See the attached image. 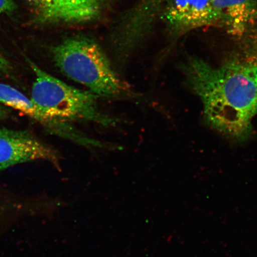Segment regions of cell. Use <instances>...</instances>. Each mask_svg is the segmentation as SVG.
Instances as JSON below:
<instances>
[{
  "mask_svg": "<svg viewBox=\"0 0 257 257\" xmlns=\"http://www.w3.org/2000/svg\"><path fill=\"white\" fill-rule=\"evenodd\" d=\"M218 24L234 36L246 34L257 24V0H213Z\"/></svg>",
  "mask_w": 257,
  "mask_h": 257,
  "instance_id": "8",
  "label": "cell"
},
{
  "mask_svg": "<svg viewBox=\"0 0 257 257\" xmlns=\"http://www.w3.org/2000/svg\"><path fill=\"white\" fill-rule=\"evenodd\" d=\"M55 66L64 75L98 96L138 100L139 95L122 80L110 59L94 40L84 36L66 38L50 48Z\"/></svg>",
  "mask_w": 257,
  "mask_h": 257,
  "instance_id": "2",
  "label": "cell"
},
{
  "mask_svg": "<svg viewBox=\"0 0 257 257\" xmlns=\"http://www.w3.org/2000/svg\"><path fill=\"white\" fill-rule=\"evenodd\" d=\"M27 61L35 75L31 99L42 110L57 119L70 123L86 121L104 127L116 126L118 118L99 108V96L73 87L44 71L31 60Z\"/></svg>",
  "mask_w": 257,
  "mask_h": 257,
  "instance_id": "3",
  "label": "cell"
},
{
  "mask_svg": "<svg viewBox=\"0 0 257 257\" xmlns=\"http://www.w3.org/2000/svg\"><path fill=\"white\" fill-rule=\"evenodd\" d=\"M47 161L61 170L62 156L30 131L0 128V172L21 164Z\"/></svg>",
  "mask_w": 257,
  "mask_h": 257,
  "instance_id": "4",
  "label": "cell"
},
{
  "mask_svg": "<svg viewBox=\"0 0 257 257\" xmlns=\"http://www.w3.org/2000/svg\"><path fill=\"white\" fill-rule=\"evenodd\" d=\"M163 19L175 37L218 24L213 0H166Z\"/></svg>",
  "mask_w": 257,
  "mask_h": 257,
  "instance_id": "7",
  "label": "cell"
},
{
  "mask_svg": "<svg viewBox=\"0 0 257 257\" xmlns=\"http://www.w3.org/2000/svg\"><path fill=\"white\" fill-rule=\"evenodd\" d=\"M42 24H78L98 18L105 0H28Z\"/></svg>",
  "mask_w": 257,
  "mask_h": 257,
  "instance_id": "6",
  "label": "cell"
},
{
  "mask_svg": "<svg viewBox=\"0 0 257 257\" xmlns=\"http://www.w3.org/2000/svg\"><path fill=\"white\" fill-rule=\"evenodd\" d=\"M12 111L7 106L0 104V120H5L11 117Z\"/></svg>",
  "mask_w": 257,
  "mask_h": 257,
  "instance_id": "11",
  "label": "cell"
},
{
  "mask_svg": "<svg viewBox=\"0 0 257 257\" xmlns=\"http://www.w3.org/2000/svg\"><path fill=\"white\" fill-rule=\"evenodd\" d=\"M12 70L11 62L0 54V75L9 76Z\"/></svg>",
  "mask_w": 257,
  "mask_h": 257,
  "instance_id": "9",
  "label": "cell"
},
{
  "mask_svg": "<svg viewBox=\"0 0 257 257\" xmlns=\"http://www.w3.org/2000/svg\"><path fill=\"white\" fill-rule=\"evenodd\" d=\"M0 104L23 112L38 122L48 133L53 136L64 138L89 149L95 144L94 138L86 136L70 122L51 116L35 104L31 98L4 83H0Z\"/></svg>",
  "mask_w": 257,
  "mask_h": 257,
  "instance_id": "5",
  "label": "cell"
},
{
  "mask_svg": "<svg viewBox=\"0 0 257 257\" xmlns=\"http://www.w3.org/2000/svg\"><path fill=\"white\" fill-rule=\"evenodd\" d=\"M184 71L208 123L233 139H247L257 114V62L233 61L213 67L190 58Z\"/></svg>",
  "mask_w": 257,
  "mask_h": 257,
  "instance_id": "1",
  "label": "cell"
},
{
  "mask_svg": "<svg viewBox=\"0 0 257 257\" xmlns=\"http://www.w3.org/2000/svg\"><path fill=\"white\" fill-rule=\"evenodd\" d=\"M15 7L14 0H0V15L14 11Z\"/></svg>",
  "mask_w": 257,
  "mask_h": 257,
  "instance_id": "10",
  "label": "cell"
}]
</instances>
